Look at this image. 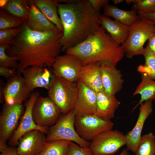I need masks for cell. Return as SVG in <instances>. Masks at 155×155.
<instances>
[{"label": "cell", "mask_w": 155, "mask_h": 155, "mask_svg": "<svg viewBox=\"0 0 155 155\" xmlns=\"http://www.w3.org/2000/svg\"><path fill=\"white\" fill-rule=\"evenodd\" d=\"M24 20L21 30L7 50V55L18 58L17 73L32 66L52 67L62 48L59 40L63 32H42L31 30Z\"/></svg>", "instance_id": "cell-1"}, {"label": "cell", "mask_w": 155, "mask_h": 155, "mask_svg": "<svg viewBox=\"0 0 155 155\" xmlns=\"http://www.w3.org/2000/svg\"><path fill=\"white\" fill-rule=\"evenodd\" d=\"M57 10L63 28L59 40L63 51L83 42L101 26V14L89 0H66L57 4Z\"/></svg>", "instance_id": "cell-2"}, {"label": "cell", "mask_w": 155, "mask_h": 155, "mask_svg": "<svg viewBox=\"0 0 155 155\" xmlns=\"http://www.w3.org/2000/svg\"><path fill=\"white\" fill-rule=\"evenodd\" d=\"M65 52L78 58L83 66L98 62L116 66L125 55L121 45L113 40L101 26L83 42Z\"/></svg>", "instance_id": "cell-3"}, {"label": "cell", "mask_w": 155, "mask_h": 155, "mask_svg": "<svg viewBox=\"0 0 155 155\" xmlns=\"http://www.w3.org/2000/svg\"><path fill=\"white\" fill-rule=\"evenodd\" d=\"M78 92L77 82L55 76L48 95L59 108L61 113L65 115L74 109Z\"/></svg>", "instance_id": "cell-4"}, {"label": "cell", "mask_w": 155, "mask_h": 155, "mask_svg": "<svg viewBox=\"0 0 155 155\" xmlns=\"http://www.w3.org/2000/svg\"><path fill=\"white\" fill-rule=\"evenodd\" d=\"M154 33V24L139 18L130 26L129 36L121 45L125 55L130 59L135 56L143 55L145 43Z\"/></svg>", "instance_id": "cell-5"}, {"label": "cell", "mask_w": 155, "mask_h": 155, "mask_svg": "<svg viewBox=\"0 0 155 155\" xmlns=\"http://www.w3.org/2000/svg\"><path fill=\"white\" fill-rule=\"evenodd\" d=\"M75 117L74 109L66 114L61 115L55 124L49 128L46 142L65 140L75 142L81 147H89L90 142L81 138L75 130Z\"/></svg>", "instance_id": "cell-6"}, {"label": "cell", "mask_w": 155, "mask_h": 155, "mask_svg": "<svg viewBox=\"0 0 155 155\" xmlns=\"http://www.w3.org/2000/svg\"><path fill=\"white\" fill-rule=\"evenodd\" d=\"M114 123L96 115L75 116L74 125L78 135L83 140L92 141L96 136L112 129Z\"/></svg>", "instance_id": "cell-7"}, {"label": "cell", "mask_w": 155, "mask_h": 155, "mask_svg": "<svg viewBox=\"0 0 155 155\" xmlns=\"http://www.w3.org/2000/svg\"><path fill=\"white\" fill-rule=\"evenodd\" d=\"M126 135L117 130H109L96 136L89 147L95 155H113L126 145Z\"/></svg>", "instance_id": "cell-8"}, {"label": "cell", "mask_w": 155, "mask_h": 155, "mask_svg": "<svg viewBox=\"0 0 155 155\" xmlns=\"http://www.w3.org/2000/svg\"><path fill=\"white\" fill-rule=\"evenodd\" d=\"M25 110L22 104H3L0 114V143L6 144L11 137Z\"/></svg>", "instance_id": "cell-9"}, {"label": "cell", "mask_w": 155, "mask_h": 155, "mask_svg": "<svg viewBox=\"0 0 155 155\" xmlns=\"http://www.w3.org/2000/svg\"><path fill=\"white\" fill-rule=\"evenodd\" d=\"M60 109L48 96H39L33 106L32 115L35 123L43 127H51L61 116Z\"/></svg>", "instance_id": "cell-10"}, {"label": "cell", "mask_w": 155, "mask_h": 155, "mask_svg": "<svg viewBox=\"0 0 155 155\" xmlns=\"http://www.w3.org/2000/svg\"><path fill=\"white\" fill-rule=\"evenodd\" d=\"M40 93L35 91L31 93L30 97L24 104V112L21 116L18 126L13 135L8 140L9 146L15 147L18 145L20 137L25 133L33 130H38L47 134L49 128L39 127L35 123L32 115V109L34 104L40 96Z\"/></svg>", "instance_id": "cell-11"}, {"label": "cell", "mask_w": 155, "mask_h": 155, "mask_svg": "<svg viewBox=\"0 0 155 155\" xmlns=\"http://www.w3.org/2000/svg\"><path fill=\"white\" fill-rule=\"evenodd\" d=\"M83 66L77 57L66 54L58 56L52 67L55 76L72 82H77L79 80Z\"/></svg>", "instance_id": "cell-12"}, {"label": "cell", "mask_w": 155, "mask_h": 155, "mask_svg": "<svg viewBox=\"0 0 155 155\" xmlns=\"http://www.w3.org/2000/svg\"><path fill=\"white\" fill-rule=\"evenodd\" d=\"M3 92L5 103L10 104H22L31 94L23 76L18 73L7 79L3 86Z\"/></svg>", "instance_id": "cell-13"}, {"label": "cell", "mask_w": 155, "mask_h": 155, "mask_svg": "<svg viewBox=\"0 0 155 155\" xmlns=\"http://www.w3.org/2000/svg\"><path fill=\"white\" fill-rule=\"evenodd\" d=\"M26 85L31 93L36 88H50L55 75L46 67H29L22 73Z\"/></svg>", "instance_id": "cell-14"}, {"label": "cell", "mask_w": 155, "mask_h": 155, "mask_svg": "<svg viewBox=\"0 0 155 155\" xmlns=\"http://www.w3.org/2000/svg\"><path fill=\"white\" fill-rule=\"evenodd\" d=\"M77 82L78 92L73 109L75 116L95 115L96 92L81 81Z\"/></svg>", "instance_id": "cell-15"}, {"label": "cell", "mask_w": 155, "mask_h": 155, "mask_svg": "<svg viewBox=\"0 0 155 155\" xmlns=\"http://www.w3.org/2000/svg\"><path fill=\"white\" fill-rule=\"evenodd\" d=\"M45 133L33 130L24 134L19 139L16 148L20 155H38L43 150L46 142Z\"/></svg>", "instance_id": "cell-16"}, {"label": "cell", "mask_w": 155, "mask_h": 155, "mask_svg": "<svg viewBox=\"0 0 155 155\" xmlns=\"http://www.w3.org/2000/svg\"><path fill=\"white\" fill-rule=\"evenodd\" d=\"M140 113L134 127L126 135V149L135 153L142 137V133L146 120L153 111L152 101H145L141 104Z\"/></svg>", "instance_id": "cell-17"}, {"label": "cell", "mask_w": 155, "mask_h": 155, "mask_svg": "<svg viewBox=\"0 0 155 155\" xmlns=\"http://www.w3.org/2000/svg\"><path fill=\"white\" fill-rule=\"evenodd\" d=\"M101 71L104 91L115 95L123 87L124 80L121 71L111 64L101 63Z\"/></svg>", "instance_id": "cell-18"}, {"label": "cell", "mask_w": 155, "mask_h": 155, "mask_svg": "<svg viewBox=\"0 0 155 155\" xmlns=\"http://www.w3.org/2000/svg\"><path fill=\"white\" fill-rule=\"evenodd\" d=\"M26 23L32 30L40 32H58L57 26L51 22L31 1Z\"/></svg>", "instance_id": "cell-19"}, {"label": "cell", "mask_w": 155, "mask_h": 155, "mask_svg": "<svg viewBox=\"0 0 155 155\" xmlns=\"http://www.w3.org/2000/svg\"><path fill=\"white\" fill-rule=\"evenodd\" d=\"M96 96L95 115L104 119L111 120L114 117L120 102L115 95L108 94L104 91L96 92Z\"/></svg>", "instance_id": "cell-20"}, {"label": "cell", "mask_w": 155, "mask_h": 155, "mask_svg": "<svg viewBox=\"0 0 155 155\" xmlns=\"http://www.w3.org/2000/svg\"><path fill=\"white\" fill-rule=\"evenodd\" d=\"M101 63L97 62L83 66L79 80L96 93L104 91L101 71Z\"/></svg>", "instance_id": "cell-21"}, {"label": "cell", "mask_w": 155, "mask_h": 155, "mask_svg": "<svg viewBox=\"0 0 155 155\" xmlns=\"http://www.w3.org/2000/svg\"><path fill=\"white\" fill-rule=\"evenodd\" d=\"M100 18L101 26L109 34L112 39L120 44H123L129 36L130 26L104 15L101 14Z\"/></svg>", "instance_id": "cell-22"}, {"label": "cell", "mask_w": 155, "mask_h": 155, "mask_svg": "<svg viewBox=\"0 0 155 155\" xmlns=\"http://www.w3.org/2000/svg\"><path fill=\"white\" fill-rule=\"evenodd\" d=\"M103 8L104 15L109 17H112L115 20L129 26L135 22L139 18L137 12L133 9L126 11L109 4Z\"/></svg>", "instance_id": "cell-23"}, {"label": "cell", "mask_w": 155, "mask_h": 155, "mask_svg": "<svg viewBox=\"0 0 155 155\" xmlns=\"http://www.w3.org/2000/svg\"><path fill=\"white\" fill-rule=\"evenodd\" d=\"M34 4L51 22L55 25L60 31H63L61 22L57 13L59 0H35Z\"/></svg>", "instance_id": "cell-24"}, {"label": "cell", "mask_w": 155, "mask_h": 155, "mask_svg": "<svg viewBox=\"0 0 155 155\" xmlns=\"http://www.w3.org/2000/svg\"><path fill=\"white\" fill-rule=\"evenodd\" d=\"M142 80L133 93L135 96L140 94L141 99L139 103L133 109V111L138 106L145 101L155 100V80L145 73L142 74Z\"/></svg>", "instance_id": "cell-25"}, {"label": "cell", "mask_w": 155, "mask_h": 155, "mask_svg": "<svg viewBox=\"0 0 155 155\" xmlns=\"http://www.w3.org/2000/svg\"><path fill=\"white\" fill-rule=\"evenodd\" d=\"M4 8L14 17L23 21L28 19L29 8L26 1L9 0L6 3Z\"/></svg>", "instance_id": "cell-26"}, {"label": "cell", "mask_w": 155, "mask_h": 155, "mask_svg": "<svg viewBox=\"0 0 155 155\" xmlns=\"http://www.w3.org/2000/svg\"><path fill=\"white\" fill-rule=\"evenodd\" d=\"M70 141L59 140L46 142L38 155H67Z\"/></svg>", "instance_id": "cell-27"}, {"label": "cell", "mask_w": 155, "mask_h": 155, "mask_svg": "<svg viewBox=\"0 0 155 155\" xmlns=\"http://www.w3.org/2000/svg\"><path fill=\"white\" fill-rule=\"evenodd\" d=\"M143 55L145 59V64L139 65L137 71L141 74H146L155 80V54L151 51L147 45L144 48Z\"/></svg>", "instance_id": "cell-28"}, {"label": "cell", "mask_w": 155, "mask_h": 155, "mask_svg": "<svg viewBox=\"0 0 155 155\" xmlns=\"http://www.w3.org/2000/svg\"><path fill=\"white\" fill-rule=\"evenodd\" d=\"M135 155H155V135L153 133L142 135Z\"/></svg>", "instance_id": "cell-29"}, {"label": "cell", "mask_w": 155, "mask_h": 155, "mask_svg": "<svg viewBox=\"0 0 155 155\" xmlns=\"http://www.w3.org/2000/svg\"><path fill=\"white\" fill-rule=\"evenodd\" d=\"M20 19L8 14L3 10L0 11V29L15 28L22 24Z\"/></svg>", "instance_id": "cell-30"}, {"label": "cell", "mask_w": 155, "mask_h": 155, "mask_svg": "<svg viewBox=\"0 0 155 155\" xmlns=\"http://www.w3.org/2000/svg\"><path fill=\"white\" fill-rule=\"evenodd\" d=\"M132 9L137 14H149L155 11V0H133Z\"/></svg>", "instance_id": "cell-31"}, {"label": "cell", "mask_w": 155, "mask_h": 155, "mask_svg": "<svg viewBox=\"0 0 155 155\" xmlns=\"http://www.w3.org/2000/svg\"><path fill=\"white\" fill-rule=\"evenodd\" d=\"M9 46L0 45V67L17 69L18 65V58L16 56H9L5 53V50Z\"/></svg>", "instance_id": "cell-32"}, {"label": "cell", "mask_w": 155, "mask_h": 155, "mask_svg": "<svg viewBox=\"0 0 155 155\" xmlns=\"http://www.w3.org/2000/svg\"><path fill=\"white\" fill-rule=\"evenodd\" d=\"M20 27L0 30V45L10 46L20 31Z\"/></svg>", "instance_id": "cell-33"}, {"label": "cell", "mask_w": 155, "mask_h": 155, "mask_svg": "<svg viewBox=\"0 0 155 155\" xmlns=\"http://www.w3.org/2000/svg\"><path fill=\"white\" fill-rule=\"evenodd\" d=\"M67 155H95V154L89 147H81L74 142L70 141Z\"/></svg>", "instance_id": "cell-34"}, {"label": "cell", "mask_w": 155, "mask_h": 155, "mask_svg": "<svg viewBox=\"0 0 155 155\" xmlns=\"http://www.w3.org/2000/svg\"><path fill=\"white\" fill-rule=\"evenodd\" d=\"M0 155H20L15 147L2 143H0Z\"/></svg>", "instance_id": "cell-35"}, {"label": "cell", "mask_w": 155, "mask_h": 155, "mask_svg": "<svg viewBox=\"0 0 155 155\" xmlns=\"http://www.w3.org/2000/svg\"><path fill=\"white\" fill-rule=\"evenodd\" d=\"M17 73V69L0 67V75L7 79Z\"/></svg>", "instance_id": "cell-36"}, {"label": "cell", "mask_w": 155, "mask_h": 155, "mask_svg": "<svg viewBox=\"0 0 155 155\" xmlns=\"http://www.w3.org/2000/svg\"><path fill=\"white\" fill-rule=\"evenodd\" d=\"M89 2L94 9L100 12L101 9L108 4V0H89Z\"/></svg>", "instance_id": "cell-37"}, {"label": "cell", "mask_w": 155, "mask_h": 155, "mask_svg": "<svg viewBox=\"0 0 155 155\" xmlns=\"http://www.w3.org/2000/svg\"><path fill=\"white\" fill-rule=\"evenodd\" d=\"M139 18L143 19L151 23L155 24V11L149 14H137Z\"/></svg>", "instance_id": "cell-38"}, {"label": "cell", "mask_w": 155, "mask_h": 155, "mask_svg": "<svg viewBox=\"0 0 155 155\" xmlns=\"http://www.w3.org/2000/svg\"><path fill=\"white\" fill-rule=\"evenodd\" d=\"M148 40V45L151 51L155 54V33L152 35Z\"/></svg>", "instance_id": "cell-39"}, {"label": "cell", "mask_w": 155, "mask_h": 155, "mask_svg": "<svg viewBox=\"0 0 155 155\" xmlns=\"http://www.w3.org/2000/svg\"><path fill=\"white\" fill-rule=\"evenodd\" d=\"M3 82L1 80L0 81V102L1 103H2L4 101V97L3 92Z\"/></svg>", "instance_id": "cell-40"}, {"label": "cell", "mask_w": 155, "mask_h": 155, "mask_svg": "<svg viewBox=\"0 0 155 155\" xmlns=\"http://www.w3.org/2000/svg\"><path fill=\"white\" fill-rule=\"evenodd\" d=\"M119 155H130V154L128 150L126 149H124Z\"/></svg>", "instance_id": "cell-41"}, {"label": "cell", "mask_w": 155, "mask_h": 155, "mask_svg": "<svg viewBox=\"0 0 155 155\" xmlns=\"http://www.w3.org/2000/svg\"><path fill=\"white\" fill-rule=\"evenodd\" d=\"M124 0H113L112 1L115 4L121 3L123 2Z\"/></svg>", "instance_id": "cell-42"}, {"label": "cell", "mask_w": 155, "mask_h": 155, "mask_svg": "<svg viewBox=\"0 0 155 155\" xmlns=\"http://www.w3.org/2000/svg\"><path fill=\"white\" fill-rule=\"evenodd\" d=\"M154 26H155V24H154Z\"/></svg>", "instance_id": "cell-43"}]
</instances>
